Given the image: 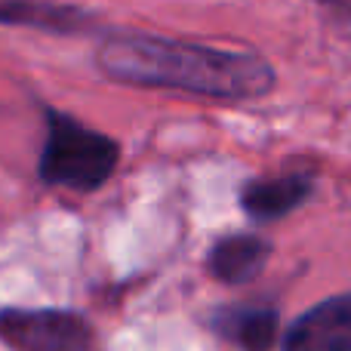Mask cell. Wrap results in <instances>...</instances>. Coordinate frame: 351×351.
Here are the masks:
<instances>
[{"label": "cell", "mask_w": 351, "mask_h": 351, "mask_svg": "<svg viewBox=\"0 0 351 351\" xmlns=\"http://www.w3.org/2000/svg\"><path fill=\"white\" fill-rule=\"evenodd\" d=\"M271 250L274 243L268 237L256 234V231H234V234H222L219 241L210 243L204 256V268L219 284L243 287L265 271Z\"/></svg>", "instance_id": "obj_8"}, {"label": "cell", "mask_w": 351, "mask_h": 351, "mask_svg": "<svg viewBox=\"0 0 351 351\" xmlns=\"http://www.w3.org/2000/svg\"><path fill=\"white\" fill-rule=\"evenodd\" d=\"M317 3L333 16V22L339 25V28H346L351 34V0H317Z\"/></svg>", "instance_id": "obj_9"}, {"label": "cell", "mask_w": 351, "mask_h": 351, "mask_svg": "<svg viewBox=\"0 0 351 351\" xmlns=\"http://www.w3.org/2000/svg\"><path fill=\"white\" fill-rule=\"evenodd\" d=\"M43 111V148L37 158V179L43 185L68 188L77 194H93L114 176L121 164V142L108 133L86 127L74 114L53 105Z\"/></svg>", "instance_id": "obj_2"}, {"label": "cell", "mask_w": 351, "mask_h": 351, "mask_svg": "<svg viewBox=\"0 0 351 351\" xmlns=\"http://www.w3.org/2000/svg\"><path fill=\"white\" fill-rule=\"evenodd\" d=\"M315 173L308 170H287L274 176H256L247 179L237 191V204H241L243 216L256 225H271L296 213L299 206L308 204L315 194Z\"/></svg>", "instance_id": "obj_4"}, {"label": "cell", "mask_w": 351, "mask_h": 351, "mask_svg": "<svg viewBox=\"0 0 351 351\" xmlns=\"http://www.w3.org/2000/svg\"><path fill=\"white\" fill-rule=\"evenodd\" d=\"M0 342L10 351H99L90 317L74 308H0Z\"/></svg>", "instance_id": "obj_3"}, {"label": "cell", "mask_w": 351, "mask_h": 351, "mask_svg": "<svg viewBox=\"0 0 351 351\" xmlns=\"http://www.w3.org/2000/svg\"><path fill=\"white\" fill-rule=\"evenodd\" d=\"M96 65L114 84L222 102H253L278 86L274 65L256 49H222L139 31L108 34L96 53Z\"/></svg>", "instance_id": "obj_1"}, {"label": "cell", "mask_w": 351, "mask_h": 351, "mask_svg": "<svg viewBox=\"0 0 351 351\" xmlns=\"http://www.w3.org/2000/svg\"><path fill=\"white\" fill-rule=\"evenodd\" d=\"M0 25L56 37H84L99 28V16L86 6L62 0H0Z\"/></svg>", "instance_id": "obj_7"}, {"label": "cell", "mask_w": 351, "mask_h": 351, "mask_svg": "<svg viewBox=\"0 0 351 351\" xmlns=\"http://www.w3.org/2000/svg\"><path fill=\"white\" fill-rule=\"evenodd\" d=\"M280 351H351V293L321 299L290 321Z\"/></svg>", "instance_id": "obj_5"}, {"label": "cell", "mask_w": 351, "mask_h": 351, "mask_svg": "<svg viewBox=\"0 0 351 351\" xmlns=\"http://www.w3.org/2000/svg\"><path fill=\"white\" fill-rule=\"evenodd\" d=\"M206 327L219 342L237 351H274L280 333V311L268 302H228L210 311Z\"/></svg>", "instance_id": "obj_6"}]
</instances>
